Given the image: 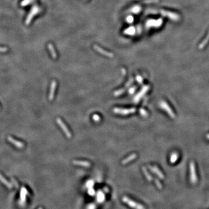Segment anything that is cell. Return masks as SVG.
<instances>
[{
    "mask_svg": "<svg viewBox=\"0 0 209 209\" xmlns=\"http://www.w3.org/2000/svg\"><path fill=\"white\" fill-rule=\"evenodd\" d=\"M94 48H95V49L96 50V51H97L98 52H99L100 53H101V54L104 55L106 56V57H109V58H113V53H110V52H107V51H105L104 49H103L99 47L98 46H94Z\"/></svg>",
    "mask_w": 209,
    "mask_h": 209,
    "instance_id": "cell-7",
    "label": "cell"
},
{
    "mask_svg": "<svg viewBox=\"0 0 209 209\" xmlns=\"http://www.w3.org/2000/svg\"><path fill=\"white\" fill-rule=\"evenodd\" d=\"M136 88H137V87H133L129 89V90H128V92H129V93L130 94H134V92L135 91V90H136Z\"/></svg>",
    "mask_w": 209,
    "mask_h": 209,
    "instance_id": "cell-20",
    "label": "cell"
},
{
    "mask_svg": "<svg viewBox=\"0 0 209 209\" xmlns=\"http://www.w3.org/2000/svg\"><path fill=\"white\" fill-rule=\"evenodd\" d=\"M57 86V81L53 80L51 83V87H50V91H49V99L50 101H52L53 99V98H54V95H55V91L56 88Z\"/></svg>",
    "mask_w": 209,
    "mask_h": 209,
    "instance_id": "cell-5",
    "label": "cell"
},
{
    "mask_svg": "<svg viewBox=\"0 0 209 209\" xmlns=\"http://www.w3.org/2000/svg\"><path fill=\"white\" fill-rule=\"evenodd\" d=\"M88 194H90V195H91V196H92V195H94V194H95V190H94V189H92V188H90L88 190Z\"/></svg>",
    "mask_w": 209,
    "mask_h": 209,
    "instance_id": "cell-22",
    "label": "cell"
},
{
    "mask_svg": "<svg viewBox=\"0 0 209 209\" xmlns=\"http://www.w3.org/2000/svg\"><path fill=\"white\" fill-rule=\"evenodd\" d=\"M124 91H125L124 89H120V90H117V91H114V93H113V95L115 96H120V95H122L124 92Z\"/></svg>",
    "mask_w": 209,
    "mask_h": 209,
    "instance_id": "cell-16",
    "label": "cell"
},
{
    "mask_svg": "<svg viewBox=\"0 0 209 209\" xmlns=\"http://www.w3.org/2000/svg\"><path fill=\"white\" fill-rule=\"evenodd\" d=\"M57 123H58V125H59L60 127L62 128V131H63V133H65L66 136L68 138H70L72 137V133H71V132L70 131L69 129H68V128L67 127L66 124L63 123L62 120L60 118H57Z\"/></svg>",
    "mask_w": 209,
    "mask_h": 209,
    "instance_id": "cell-3",
    "label": "cell"
},
{
    "mask_svg": "<svg viewBox=\"0 0 209 209\" xmlns=\"http://www.w3.org/2000/svg\"><path fill=\"white\" fill-rule=\"evenodd\" d=\"M136 80H137V81H138V83H139V84H142L143 79H142V77L141 76H139V75L137 76Z\"/></svg>",
    "mask_w": 209,
    "mask_h": 209,
    "instance_id": "cell-19",
    "label": "cell"
},
{
    "mask_svg": "<svg viewBox=\"0 0 209 209\" xmlns=\"http://www.w3.org/2000/svg\"><path fill=\"white\" fill-rule=\"evenodd\" d=\"M149 89V86H148V85H145V86L143 87L140 92L138 93V94H137L136 96H135L134 101H135L136 102H138L139 100L142 98V96L145 95V93L148 91Z\"/></svg>",
    "mask_w": 209,
    "mask_h": 209,
    "instance_id": "cell-4",
    "label": "cell"
},
{
    "mask_svg": "<svg viewBox=\"0 0 209 209\" xmlns=\"http://www.w3.org/2000/svg\"><path fill=\"white\" fill-rule=\"evenodd\" d=\"M137 155L136 153L131 154V155H130L129 156H128L127 158L124 159V160H123V161H122V164L123 165L127 164L128 163H129L130 162H131V161L135 160V159L137 158Z\"/></svg>",
    "mask_w": 209,
    "mask_h": 209,
    "instance_id": "cell-10",
    "label": "cell"
},
{
    "mask_svg": "<svg viewBox=\"0 0 209 209\" xmlns=\"http://www.w3.org/2000/svg\"><path fill=\"white\" fill-rule=\"evenodd\" d=\"M122 73H123V75H125V74L126 73V71H125V70L124 69H122Z\"/></svg>",
    "mask_w": 209,
    "mask_h": 209,
    "instance_id": "cell-23",
    "label": "cell"
},
{
    "mask_svg": "<svg viewBox=\"0 0 209 209\" xmlns=\"http://www.w3.org/2000/svg\"><path fill=\"white\" fill-rule=\"evenodd\" d=\"M92 119L95 122H96V123H98V122H99L100 121H101V118L99 116V115H98V114H93L92 116Z\"/></svg>",
    "mask_w": 209,
    "mask_h": 209,
    "instance_id": "cell-17",
    "label": "cell"
},
{
    "mask_svg": "<svg viewBox=\"0 0 209 209\" xmlns=\"http://www.w3.org/2000/svg\"><path fill=\"white\" fill-rule=\"evenodd\" d=\"M122 200H123V202L127 204L129 207H132V208L134 209H145V207L142 206L141 204H138L137 203L135 202V201H133V200H131L130 199L126 197V196H124Z\"/></svg>",
    "mask_w": 209,
    "mask_h": 209,
    "instance_id": "cell-2",
    "label": "cell"
},
{
    "mask_svg": "<svg viewBox=\"0 0 209 209\" xmlns=\"http://www.w3.org/2000/svg\"><path fill=\"white\" fill-rule=\"evenodd\" d=\"M73 164L76 166H80L83 167H89L91 166V163L87 161H83V160H73Z\"/></svg>",
    "mask_w": 209,
    "mask_h": 209,
    "instance_id": "cell-8",
    "label": "cell"
},
{
    "mask_svg": "<svg viewBox=\"0 0 209 209\" xmlns=\"http://www.w3.org/2000/svg\"><path fill=\"white\" fill-rule=\"evenodd\" d=\"M39 209H42V208H40Z\"/></svg>",
    "mask_w": 209,
    "mask_h": 209,
    "instance_id": "cell-24",
    "label": "cell"
},
{
    "mask_svg": "<svg viewBox=\"0 0 209 209\" xmlns=\"http://www.w3.org/2000/svg\"><path fill=\"white\" fill-rule=\"evenodd\" d=\"M113 111L116 114H121V115H128V114L135 113L136 109L134 108V107L130 109H122L116 107V108L113 109Z\"/></svg>",
    "mask_w": 209,
    "mask_h": 209,
    "instance_id": "cell-1",
    "label": "cell"
},
{
    "mask_svg": "<svg viewBox=\"0 0 209 209\" xmlns=\"http://www.w3.org/2000/svg\"><path fill=\"white\" fill-rule=\"evenodd\" d=\"M160 106H161V107L163 109H164L166 112H168V113L169 114V115L171 117H174V113H173V112H171V109L170 108L169 106H168V105H167V103H166V102H164V101L161 102Z\"/></svg>",
    "mask_w": 209,
    "mask_h": 209,
    "instance_id": "cell-9",
    "label": "cell"
},
{
    "mask_svg": "<svg viewBox=\"0 0 209 209\" xmlns=\"http://www.w3.org/2000/svg\"><path fill=\"white\" fill-rule=\"evenodd\" d=\"M139 113H140L141 115L142 116H143V117H147L148 115V112H146L145 109H142V108H141L140 110H139Z\"/></svg>",
    "mask_w": 209,
    "mask_h": 209,
    "instance_id": "cell-18",
    "label": "cell"
},
{
    "mask_svg": "<svg viewBox=\"0 0 209 209\" xmlns=\"http://www.w3.org/2000/svg\"><path fill=\"white\" fill-rule=\"evenodd\" d=\"M93 185H94V182H93L92 181H91H91H88L87 183V184H86L87 186L88 187V188H91V187Z\"/></svg>",
    "mask_w": 209,
    "mask_h": 209,
    "instance_id": "cell-21",
    "label": "cell"
},
{
    "mask_svg": "<svg viewBox=\"0 0 209 209\" xmlns=\"http://www.w3.org/2000/svg\"><path fill=\"white\" fill-rule=\"evenodd\" d=\"M104 199H105V196L103 194V193L101 192H99L97 196L98 201H99V202H102V201H104Z\"/></svg>",
    "mask_w": 209,
    "mask_h": 209,
    "instance_id": "cell-14",
    "label": "cell"
},
{
    "mask_svg": "<svg viewBox=\"0 0 209 209\" xmlns=\"http://www.w3.org/2000/svg\"><path fill=\"white\" fill-rule=\"evenodd\" d=\"M0 180H1V181L2 182V183H4V184H5V185H7V186H8L9 188H12L11 184L9 182H8V181H7V179H5V178H4L3 176H2L1 174H0Z\"/></svg>",
    "mask_w": 209,
    "mask_h": 209,
    "instance_id": "cell-12",
    "label": "cell"
},
{
    "mask_svg": "<svg viewBox=\"0 0 209 209\" xmlns=\"http://www.w3.org/2000/svg\"><path fill=\"white\" fill-rule=\"evenodd\" d=\"M8 141L10 142L11 144H13V145H15L16 147L18 148H23L24 146L23 143L19 141L16 140V139L13 138L11 137H8Z\"/></svg>",
    "mask_w": 209,
    "mask_h": 209,
    "instance_id": "cell-6",
    "label": "cell"
},
{
    "mask_svg": "<svg viewBox=\"0 0 209 209\" xmlns=\"http://www.w3.org/2000/svg\"><path fill=\"white\" fill-rule=\"evenodd\" d=\"M149 168L151 169V170L152 171H153V173L154 172V173H156V174L158 175L159 176H160V177H161V178H163V177H162V176L163 177V175H162V174L160 173V171H159V170L157 169L156 167L149 166Z\"/></svg>",
    "mask_w": 209,
    "mask_h": 209,
    "instance_id": "cell-11",
    "label": "cell"
},
{
    "mask_svg": "<svg viewBox=\"0 0 209 209\" xmlns=\"http://www.w3.org/2000/svg\"><path fill=\"white\" fill-rule=\"evenodd\" d=\"M142 171H143V173H144V174L145 175V176H146V178H147V179L149 181L152 180V177H151V175L148 173L147 170H146V169L145 167H142Z\"/></svg>",
    "mask_w": 209,
    "mask_h": 209,
    "instance_id": "cell-15",
    "label": "cell"
},
{
    "mask_svg": "<svg viewBox=\"0 0 209 209\" xmlns=\"http://www.w3.org/2000/svg\"><path fill=\"white\" fill-rule=\"evenodd\" d=\"M49 49L50 52H51V55H52V58H54V59L57 58V53H56L54 49H53V46H52V45H51V44L49 45Z\"/></svg>",
    "mask_w": 209,
    "mask_h": 209,
    "instance_id": "cell-13",
    "label": "cell"
}]
</instances>
